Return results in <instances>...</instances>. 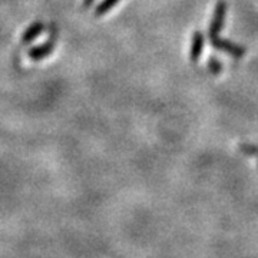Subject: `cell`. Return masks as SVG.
Masks as SVG:
<instances>
[{
    "label": "cell",
    "mask_w": 258,
    "mask_h": 258,
    "mask_svg": "<svg viewBox=\"0 0 258 258\" xmlns=\"http://www.w3.org/2000/svg\"><path fill=\"white\" fill-rule=\"evenodd\" d=\"M43 29H45V25H43L42 22H35V23H32V25L25 30V33H23V36H22V42H23V43H29V42L35 40L36 37L40 36V33L43 32Z\"/></svg>",
    "instance_id": "5"
},
{
    "label": "cell",
    "mask_w": 258,
    "mask_h": 258,
    "mask_svg": "<svg viewBox=\"0 0 258 258\" xmlns=\"http://www.w3.org/2000/svg\"><path fill=\"white\" fill-rule=\"evenodd\" d=\"M204 49V35L201 30H195L192 33V39H191V49H189V57L191 62L197 63L201 57Z\"/></svg>",
    "instance_id": "3"
},
{
    "label": "cell",
    "mask_w": 258,
    "mask_h": 258,
    "mask_svg": "<svg viewBox=\"0 0 258 258\" xmlns=\"http://www.w3.org/2000/svg\"><path fill=\"white\" fill-rule=\"evenodd\" d=\"M225 15H227V3H225L224 0H220V2L215 5L211 23H210V28H208V37H210V40L214 39V37L220 36L222 28H224Z\"/></svg>",
    "instance_id": "1"
},
{
    "label": "cell",
    "mask_w": 258,
    "mask_h": 258,
    "mask_svg": "<svg viewBox=\"0 0 258 258\" xmlns=\"http://www.w3.org/2000/svg\"><path fill=\"white\" fill-rule=\"evenodd\" d=\"M207 68L212 75H220L222 72L221 60H218L215 56H210V59L207 62Z\"/></svg>",
    "instance_id": "7"
},
{
    "label": "cell",
    "mask_w": 258,
    "mask_h": 258,
    "mask_svg": "<svg viewBox=\"0 0 258 258\" xmlns=\"http://www.w3.org/2000/svg\"><path fill=\"white\" fill-rule=\"evenodd\" d=\"M118 3H119V0H102L101 3L98 5L96 10H95V16L106 15V13H108L115 5H118Z\"/></svg>",
    "instance_id": "6"
},
{
    "label": "cell",
    "mask_w": 258,
    "mask_h": 258,
    "mask_svg": "<svg viewBox=\"0 0 258 258\" xmlns=\"http://www.w3.org/2000/svg\"><path fill=\"white\" fill-rule=\"evenodd\" d=\"M211 45L214 49L225 52V53H228V55L235 57V59H241L242 56L245 55V52H247L245 47L242 46V45H238L235 42H231L228 39H221L220 36L211 39Z\"/></svg>",
    "instance_id": "2"
},
{
    "label": "cell",
    "mask_w": 258,
    "mask_h": 258,
    "mask_svg": "<svg viewBox=\"0 0 258 258\" xmlns=\"http://www.w3.org/2000/svg\"><path fill=\"white\" fill-rule=\"evenodd\" d=\"M240 151L244 155H247V157H254L258 159V147L252 145V144H241Z\"/></svg>",
    "instance_id": "8"
},
{
    "label": "cell",
    "mask_w": 258,
    "mask_h": 258,
    "mask_svg": "<svg viewBox=\"0 0 258 258\" xmlns=\"http://www.w3.org/2000/svg\"><path fill=\"white\" fill-rule=\"evenodd\" d=\"M53 49H55V42L53 40H47V42L39 45V46L32 47L29 50V57H30V60H35V62L42 60V59H45V57L50 55L53 52Z\"/></svg>",
    "instance_id": "4"
},
{
    "label": "cell",
    "mask_w": 258,
    "mask_h": 258,
    "mask_svg": "<svg viewBox=\"0 0 258 258\" xmlns=\"http://www.w3.org/2000/svg\"><path fill=\"white\" fill-rule=\"evenodd\" d=\"M93 0H83V8L85 9H88V8H91L92 6Z\"/></svg>",
    "instance_id": "9"
}]
</instances>
